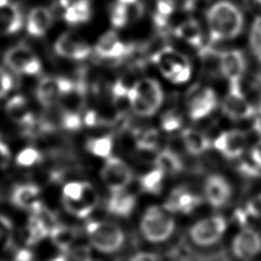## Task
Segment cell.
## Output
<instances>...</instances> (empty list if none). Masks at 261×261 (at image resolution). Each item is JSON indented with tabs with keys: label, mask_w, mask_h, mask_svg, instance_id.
I'll return each instance as SVG.
<instances>
[{
	"label": "cell",
	"mask_w": 261,
	"mask_h": 261,
	"mask_svg": "<svg viewBox=\"0 0 261 261\" xmlns=\"http://www.w3.org/2000/svg\"><path fill=\"white\" fill-rule=\"evenodd\" d=\"M211 43L231 40L238 37L244 28V15L239 7L230 1L220 0L206 12Z\"/></svg>",
	"instance_id": "obj_1"
},
{
	"label": "cell",
	"mask_w": 261,
	"mask_h": 261,
	"mask_svg": "<svg viewBox=\"0 0 261 261\" xmlns=\"http://www.w3.org/2000/svg\"><path fill=\"white\" fill-rule=\"evenodd\" d=\"M126 97L132 110L142 117L154 115L164 99L160 84L151 77H144L136 82L128 89Z\"/></svg>",
	"instance_id": "obj_2"
},
{
	"label": "cell",
	"mask_w": 261,
	"mask_h": 261,
	"mask_svg": "<svg viewBox=\"0 0 261 261\" xmlns=\"http://www.w3.org/2000/svg\"><path fill=\"white\" fill-rule=\"evenodd\" d=\"M143 237L151 243L168 240L174 231L175 222L164 207L150 206L146 209L140 222Z\"/></svg>",
	"instance_id": "obj_3"
},
{
	"label": "cell",
	"mask_w": 261,
	"mask_h": 261,
	"mask_svg": "<svg viewBox=\"0 0 261 261\" xmlns=\"http://www.w3.org/2000/svg\"><path fill=\"white\" fill-rule=\"evenodd\" d=\"M151 60L173 84H184L191 77L192 66L189 59L171 47L162 48L152 56Z\"/></svg>",
	"instance_id": "obj_4"
},
{
	"label": "cell",
	"mask_w": 261,
	"mask_h": 261,
	"mask_svg": "<svg viewBox=\"0 0 261 261\" xmlns=\"http://www.w3.org/2000/svg\"><path fill=\"white\" fill-rule=\"evenodd\" d=\"M87 234L92 246L103 253L118 251L124 243L122 229L107 221H91L87 224Z\"/></svg>",
	"instance_id": "obj_5"
},
{
	"label": "cell",
	"mask_w": 261,
	"mask_h": 261,
	"mask_svg": "<svg viewBox=\"0 0 261 261\" xmlns=\"http://www.w3.org/2000/svg\"><path fill=\"white\" fill-rule=\"evenodd\" d=\"M226 220L222 216H210L197 221L190 229V238L200 247H209L217 243L226 230Z\"/></svg>",
	"instance_id": "obj_6"
},
{
	"label": "cell",
	"mask_w": 261,
	"mask_h": 261,
	"mask_svg": "<svg viewBox=\"0 0 261 261\" xmlns=\"http://www.w3.org/2000/svg\"><path fill=\"white\" fill-rule=\"evenodd\" d=\"M222 112L232 120L252 118L255 106L251 104L242 91L240 83L228 84V91L222 101Z\"/></svg>",
	"instance_id": "obj_7"
},
{
	"label": "cell",
	"mask_w": 261,
	"mask_h": 261,
	"mask_svg": "<svg viewBox=\"0 0 261 261\" xmlns=\"http://www.w3.org/2000/svg\"><path fill=\"white\" fill-rule=\"evenodd\" d=\"M101 177L106 187L113 192L125 190L134 177L130 166L118 157H108L101 169Z\"/></svg>",
	"instance_id": "obj_8"
},
{
	"label": "cell",
	"mask_w": 261,
	"mask_h": 261,
	"mask_svg": "<svg viewBox=\"0 0 261 261\" xmlns=\"http://www.w3.org/2000/svg\"><path fill=\"white\" fill-rule=\"evenodd\" d=\"M5 64L17 73L37 74L41 71V62L25 45H17L6 51Z\"/></svg>",
	"instance_id": "obj_9"
},
{
	"label": "cell",
	"mask_w": 261,
	"mask_h": 261,
	"mask_svg": "<svg viewBox=\"0 0 261 261\" xmlns=\"http://www.w3.org/2000/svg\"><path fill=\"white\" fill-rule=\"evenodd\" d=\"M231 251L242 261H251L261 253V236L251 228H243L232 240Z\"/></svg>",
	"instance_id": "obj_10"
},
{
	"label": "cell",
	"mask_w": 261,
	"mask_h": 261,
	"mask_svg": "<svg viewBox=\"0 0 261 261\" xmlns=\"http://www.w3.org/2000/svg\"><path fill=\"white\" fill-rule=\"evenodd\" d=\"M213 147L226 159H238L247 147V135L241 129L223 132L214 140Z\"/></svg>",
	"instance_id": "obj_11"
},
{
	"label": "cell",
	"mask_w": 261,
	"mask_h": 261,
	"mask_svg": "<svg viewBox=\"0 0 261 261\" xmlns=\"http://www.w3.org/2000/svg\"><path fill=\"white\" fill-rule=\"evenodd\" d=\"M203 199L186 187H177L168 195L163 207L170 213L189 214L198 208Z\"/></svg>",
	"instance_id": "obj_12"
},
{
	"label": "cell",
	"mask_w": 261,
	"mask_h": 261,
	"mask_svg": "<svg viewBox=\"0 0 261 261\" xmlns=\"http://www.w3.org/2000/svg\"><path fill=\"white\" fill-rule=\"evenodd\" d=\"M247 67L246 57L243 51L238 49L226 50L219 54V71L231 83H241Z\"/></svg>",
	"instance_id": "obj_13"
},
{
	"label": "cell",
	"mask_w": 261,
	"mask_h": 261,
	"mask_svg": "<svg viewBox=\"0 0 261 261\" xmlns=\"http://www.w3.org/2000/svg\"><path fill=\"white\" fill-rule=\"evenodd\" d=\"M189 116L193 120L207 117L217 106V96L211 88L200 89L190 96L187 103Z\"/></svg>",
	"instance_id": "obj_14"
},
{
	"label": "cell",
	"mask_w": 261,
	"mask_h": 261,
	"mask_svg": "<svg viewBox=\"0 0 261 261\" xmlns=\"http://www.w3.org/2000/svg\"><path fill=\"white\" fill-rule=\"evenodd\" d=\"M204 193L207 202L214 208L226 205L232 191L227 179L220 174H210L204 184Z\"/></svg>",
	"instance_id": "obj_15"
},
{
	"label": "cell",
	"mask_w": 261,
	"mask_h": 261,
	"mask_svg": "<svg viewBox=\"0 0 261 261\" xmlns=\"http://www.w3.org/2000/svg\"><path fill=\"white\" fill-rule=\"evenodd\" d=\"M95 51L97 55L105 59H120L132 52V46L121 42L117 34L110 31L100 37Z\"/></svg>",
	"instance_id": "obj_16"
},
{
	"label": "cell",
	"mask_w": 261,
	"mask_h": 261,
	"mask_svg": "<svg viewBox=\"0 0 261 261\" xmlns=\"http://www.w3.org/2000/svg\"><path fill=\"white\" fill-rule=\"evenodd\" d=\"M55 52L66 58L82 60L91 53V47L71 34H62L54 44Z\"/></svg>",
	"instance_id": "obj_17"
},
{
	"label": "cell",
	"mask_w": 261,
	"mask_h": 261,
	"mask_svg": "<svg viewBox=\"0 0 261 261\" xmlns=\"http://www.w3.org/2000/svg\"><path fill=\"white\" fill-rule=\"evenodd\" d=\"M22 22V13L17 4L0 6V36L16 33L21 29Z\"/></svg>",
	"instance_id": "obj_18"
},
{
	"label": "cell",
	"mask_w": 261,
	"mask_h": 261,
	"mask_svg": "<svg viewBox=\"0 0 261 261\" xmlns=\"http://www.w3.org/2000/svg\"><path fill=\"white\" fill-rule=\"evenodd\" d=\"M136 197L125 190L113 192L107 203L108 211L119 217H127L135 209Z\"/></svg>",
	"instance_id": "obj_19"
},
{
	"label": "cell",
	"mask_w": 261,
	"mask_h": 261,
	"mask_svg": "<svg viewBox=\"0 0 261 261\" xmlns=\"http://www.w3.org/2000/svg\"><path fill=\"white\" fill-rule=\"evenodd\" d=\"M52 22V14L50 10L46 7H36L31 10L27 29L30 35L34 37L43 36Z\"/></svg>",
	"instance_id": "obj_20"
},
{
	"label": "cell",
	"mask_w": 261,
	"mask_h": 261,
	"mask_svg": "<svg viewBox=\"0 0 261 261\" xmlns=\"http://www.w3.org/2000/svg\"><path fill=\"white\" fill-rule=\"evenodd\" d=\"M176 38L185 41L189 45L200 49L203 45V34L199 22L195 19H188L174 29Z\"/></svg>",
	"instance_id": "obj_21"
},
{
	"label": "cell",
	"mask_w": 261,
	"mask_h": 261,
	"mask_svg": "<svg viewBox=\"0 0 261 261\" xmlns=\"http://www.w3.org/2000/svg\"><path fill=\"white\" fill-rule=\"evenodd\" d=\"M181 140L185 148L192 155H201L211 146L208 137L204 133L194 128L184 129L181 133Z\"/></svg>",
	"instance_id": "obj_22"
},
{
	"label": "cell",
	"mask_w": 261,
	"mask_h": 261,
	"mask_svg": "<svg viewBox=\"0 0 261 261\" xmlns=\"http://www.w3.org/2000/svg\"><path fill=\"white\" fill-rule=\"evenodd\" d=\"M6 111L12 119L24 127L34 124V116L28 110L27 100L22 96L12 97L6 104Z\"/></svg>",
	"instance_id": "obj_23"
},
{
	"label": "cell",
	"mask_w": 261,
	"mask_h": 261,
	"mask_svg": "<svg viewBox=\"0 0 261 261\" xmlns=\"http://www.w3.org/2000/svg\"><path fill=\"white\" fill-rule=\"evenodd\" d=\"M61 97L58 77L46 76L42 79L37 88V98L45 107L53 106Z\"/></svg>",
	"instance_id": "obj_24"
},
{
	"label": "cell",
	"mask_w": 261,
	"mask_h": 261,
	"mask_svg": "<svg viewBox=\"0 0 261 261\" xmlns=\"http://www.w3.org/2000/svg\"><path fill=\"white\" fill-rule=\"evenodd\" d=\"M40 189L33 184L17 186L12 193V203L21 209H33L39 202L38 196Z\"/></svg>",
	"instance_id": "obj_25"
},
{
	"label": "cell",
	"mask_w": 261,
	"mask_h": 261,
	"mask_svg": "<svg viewBox=\"0 0 261 261\" xmlns=\"http://www.w3.org/2000/svg\"><path fill=\"white\" fill-rule=\"evenodd\" d=\"M155 167L160 169L165 175L176 174L184 168L182 160L177 153L170 149H163L154 159Z\"/></svg>",
	"instance_id": "obj_26"
},
{
	"label": "cell",
	"mask_w": 261,
	"mask_h": 261,
	"mask_svg": "<svg viewBox=\"0 0 261 261\" xmlns=\"http://www.w3.org/2000/svg\"><path fill=\"white\" fill-rule=\"evenodd\" d=\"M91 17V7L88 0H76L66 7L64 19L71 24L88 21Z\"/></svg>",
	"instance_id": "obj_27"
},
{
	"label": "cell",
	"mask_w": 261,
	"mask_h": 261,
	"mask_svg": "<svg viewBox=\"0 0 261 261\" xmlns=\"http://www.w3.org/2000/svg\"><path fill=\"white\" fill-rule=\"evenodd\" d=\"M165 174L158 168H154L140 177L141 190L148 194L157 195L161 192L163 187V179Z\"/></svg>",
	"instance_id": "obj_28"
},
{
	"label": "cell",
	"mask_w": 261,
	"mask_h": 261,
	"mask_svg": "<svg viewBox=\"0 0 261 261\" xmlns=\"http://www.w3.org/2000/svg\"><path fill=\"white\" fill-rule=\"evenodd\" d=\"M112 147H113V140H112V137L110 136L91 139L87 142V149L89 152H91L96 156L106 158V159L110 157Z\"/></svg>",
	"instance_id": "obj_29"
},
{
	"label": "cell",
	"mask_w": 261,
	"mask_h": 261,
	"mask_svg": "<svg viewBox=\"0 0 261 261\" xmlns=\"http://www.w3.org/2000/svg\"><path fill=\"white\" fill-rule=\"evenodd\" d=\"M53 243L61 250H67L74 240V231L63 225H56L50 232Z\"/></svg>",
	"instance_id": "obj_30"
},
{
	"label": "cell",
	"mask_w": 261,
	"mask_h": 261,
	"mask_svg": "<svg viewBox=\"0 0 261 261\" xmlns=\"http://www.w3.org/2000/svg\"><path fill=\"white\" fill-rule=\"evenodd\" d=\"M159 134L155 128H148L137 136L136 144L141 151H153L158 145Z\"/></svg>",
	"instance_id": "obj_31"
},
{
	"label": "cell",
	"mask_w": 261,
	"mask_h": 261,
	"mask_svg": "<svg viewBox=\"0 0 261 261\" xmlns=\"http://www.w3.org/2000/svg\"><path fill=\"white\" fill-rule=\"evenodd\" d=\"M249 43L253 55L261 62V15L257 16L251 25Z\"/></svg>",
	"instance_id": "obj_32"
},
{
	"label": "cell",
	"mask_w": 261,
	"mask_h": 261,
	"mask_svg": "<svg viewBox=\"0 0 261 261\" xmlns=\"http://www.w3.org/2000/svg\"><path fill=\"white\" fill-rule=\"evenodd\" d=\"M110 19L112 25L116 29H121L125 27L127 22L130 20L128 6L116 2L111 9Z\"/></svg>",
	"instance_id": "obj_33"
},
{
	"label": "cell",
	"mask_w": 261,
	"mask_h": 261,
	"mask_svg": "<svg viewBox=\"0 0 261 261\" xmlns=\"http://www.w3.org/2000/svg\"><path fill=\"white\" fill-rule=\"evenodd\" d=\"M182 117L174 110H168L165 112L160 119L161 128L165 132L171 133L181 127Z\"/></svg>",
	"instance_id": "obj_34"
},
{
	"label": "cell",
	"mask_w": 261,
	"mask_h": 261,
	"mask_svg": "<svg viewBox=\"0 0 261 261\" xmlns=\"http://www.w3.org/2000/svg\"><path fill=\"white\" fill-rule=\"evenodd\" d=\"M42 155L41 153L35 148H25L19 152L16 156V163L19 166L29 167L32 166L39 161H41Z\"/></svg>",
	"instance_id": "obj_35"
},
{
	"label": "cell",
	"mask_w": 261,
	"mask_h": 261,
	"mask_svg": "<svg viewBox=\"0 0 261 261\" xmlns=\"http://www.w3.org/2000/svg\"><path fill=\"white\" fill-rule=\"evenodd\" d=\"M83 191H84V182L70 181L63 187V190H62L63 199L73 200V201L81 200L83 196Z\"/></svg>",
	"instance_id": "obj_36"
},
{
	"label": "cell",
	"mask_w": 261,
	"mask_h": 261,
	"mask_svg": "<svg viewBox=\"0 0 261 261\" xmlns=\"http://www.w3.org/2000/svg\"><path fill=\"white\" fill-rule=\"evenodd\" d=\"M82 118L74 111H64L62 115L61 125L67 129L74 130L79 129L82 126Z\"/></svg>",
	"instance_id": "obj_37"
},
{
	"label": "cell",
	"mask_w": 261,
	"mask_h": 261,
	"mask_svg": "<svg viewBox=\"0 0 261 261\" xmlns=\"http://www.w3.org/2000/svg\"><path fill=\"white\" fill-rule=\"evenodd\" d=\"M175 1L174 0H157L156 1V11L157 13L169 17L175 8Z\"/></svg>",
	"instance_id": "obj_38"
},
{
	"label": "cell",
	"mask_w": 261,
	"mask_h": 261,
	"mask_svg": "<svg viewBox=\"0 0 261 261\" xmlns=\"http://www.w3.org/2000/svg\"><path fill=\"white\" fill-rule=\"evenodd\" d=\"M245 211L248 216L261 217V194L253 197L246 205Z\"/></svg>",
	"instance_id": "obj_39"
},
{
	"label": "cell",
	"mask_w": 261,
	"mask_h": 261,
	"mask_svg": "<svg viewBox=\"0 0 261 261\" xmlns=\"http://www.w3.org/2000/svg\"><path fill=\"white\" fill-rule=\"evenodd\" d=\"M13 86V80L10 74L0 67V99L3 98Z\"/></svg>",
	"instance_id": "obj_40"
},
{
	"label": "cell",
	"mask_w": 261,
	"mask_h": 261,
	"mask_svg": "<svg viewBox=\"0 0 261 261\" xmlns=\"http://www.w3.org/2000/svg\"><path fill=\"white\" fill-rule=\"evenodd\" d=\"M252 126L255 133L261 136V102H259L254 109L252 116Z\"/></svg>",
	"instance_id": "obj_41"
},
{
	"label": "cell",
	"mask_w": 261,
	"mask_h": 261,
	"mask_svg": "<svg viewBox=\"0 0 261 261\" xmlns=\"http://www.w3.org/2000/svg\"><path fill=\"white\" fill-rule=\"evenodd\" d=\"M250 158L252 163L259 169H261V140H259L251 149Z\"/></svg>",
	"instance_id": "obj_42"
},
{
	"label": "cell",
	"mask_w": 261,
	"mask_h": 261,
	"mask_svg": "<svg viewBox=\"0 0 261 261\" xmlns=\"http://www.w3.org/2000/svg\"><path fill=\"white\" fill-rule=\"evenodd\" d=\"M129 88H126L125 85L118 81L116 82L113 87H112V94L115 98H122V97H126L127 96V92H128Z\"/></svg>",
	"instance_id": "obj_43"
},
{
	"label": "cell",
	"mask_w": 261,
	"mask_h": 261,
	"mask_svg": "<svg viewBox=\"0 0 261 261\" xmlns=\"http://www.w3.org/2000/svg\"><path fill=\"white\" fill-rule=\"evenodd\" d=\"M129 261H159L158 257L153 253L141 252L134 255Z\"/></svg>",
	"instance_id": "obj_44"
},
{
	"label": "cell",
	"mask_w": 261,
	"mask_h": 261,
	"mask_svg": "<svg viewBox=\"0 0 261 261\" xmlns=\"http://www.w3.org/2000/svg\"><path fill=\"white\" fill-rule=\"evenodd\" d=\"M168 18L169 17L163 16L157 12H154V14H153V22L158 30H165L167 28Z\"/></svg>",
	"instance_id": "obj_45"
},
{
	"label": "cell",
	"mask_w": 261,
	"mask_h": 261,
	"mask_svg": "<svg viewBox=\"0 0 261 261\" xmlns=\"http://www.w3.org/2000/svg\"><path fill=\"white\" fill-rule=\"evenodd\" d=\"M84 122L88 125V126H94L97 124L98 122V115L95 111L90 110L86 113L85 117H84Z\"/></svg>",
	"instance_id": "obj_46"
},
{
	"label": "cell",
	"mask_w": 261,
	"mask_h": 261,
	"mask_svg": "<svg viewBox=\"0 0 261 261\" xmlns=\"http://www.w3.org/2000/svg\"><path fill=\"white\" fill-rule=\"evenodd\" d=\"M31 260H32V255L28 251H21L16 256V261H31Z\"/></svg>",
	"instance_id": "obj_47"
},
{
	"label": "cell",
	"mask_w": 261,
	"mask_h": 261,
	"mask_svg": "<svg viewBox=\"0 0 261 261\" xmlns=\"http://www.w3.org/2000/svg\"><path fill=\"white\" fill-rule=\"evenodd\" d=\"M0 156L4 158L9 157V149L7 145L4 144L3 142H0Z\"/></svg>",
	"instance_id": "obj_48"
},
{
	"label": "cell",
	"mask_w": 261,
	"mask_h": 261,
	"mask_svg": "<svg viewBox=\"0 0 261 261\" xmlns=\"http://www.w3.org/2000/svg\"><path fill=\"white\" fill-rule=\"evenodd\" d=\"M139 0H117L118 3L120 4H123L125 6H129V5H133L135 3H137Z\"/></svg>",
	"instance_id": "obj_49"
},
{
	"label": "cell",
	"mask_w": 261,
	"mask_h": 261,
	"mask_svg": "<svg viewBox=\"0 0 261 261\" xmlns=\"http://www.w3.org/2000/svg\"><path fill=\"white\" fill-rule=\"evenodd\" d=\"M49 261H66V259L64 258V256H56L53 259L49 260Z\"/></svg>",
	"instance_id": "obj_50"
},
{
	"label": "cell",
	"mask_w": 261,
	"mask_h": 261,
	"mask_svg": "<svg viewBox=\"0 0 261 261\" xmlns=\"http://www.w3.org/2000/svg\"><path fill=\"white\" fill-rule=\"evenodd\" d=\"M8 0H0V6H3V5H6L8 4Z\"/></svg>",
	"instance_id": "obj_51"
},
{
	"label": "cell",
	"mask_w": 261,
	"mask_h": 261,
	"mask_svg": "<svg viewBox=\"0 0 261 261\" xmlns=\"http://www.w3.org/2000/svg\"><path fill=\"white\" fill-rule=\"evenodd\" d=\"M256 2H257L259 5H261V0H256Z\"/></svg>",
	"instance_id": "obj_52"
},
{
	"label": "cell",
	"mask_w": 261,
	"mask_h": 261,
	"mask_svg": "<svg viewBox=\"0 0 261 261\" xmlns=\"http://www.w3.org/2000/svg\"><path fill=\"white\" fill-rule=\"evenodd\" d=\"M86 261H91V260H86Z\"/></svg>",
	"instance_id": "obj_53"
}]
</instances>
